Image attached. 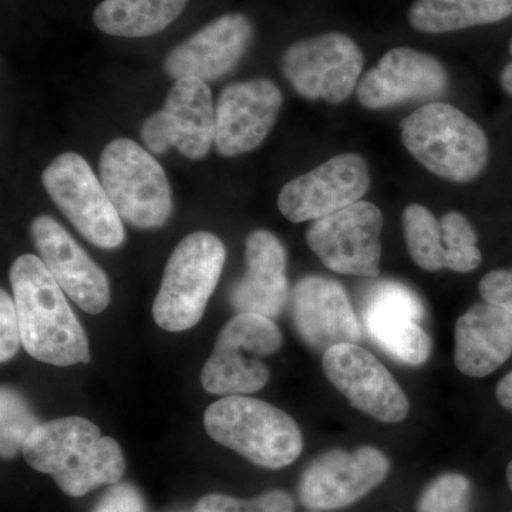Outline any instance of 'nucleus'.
Returning <instances> with one entry per match:
<instances>
[{
    "label": "nucleus",
    "instance_id": "obj_3",
    "mask_svg": "<svg viewBox=\"0 0 512 512\" xmlns=\"http://www.w3.org/2000/svg\"><path fill=\"white\" fill-rule=\"evenodd\" d=\"M404 148L426 170L466 184L487 168L490 144L483 128L451 104L431 101L400 123Z\"/></svg>",
    "mask_w": 512,
    "mask_h": 512
},
{
    "label": "nucleus",
    "instance_id": "obj_18",
    "mask_svg": "<svg viewBox=\"0 0 512 512\" xmlns=\"http://www.w3.org/2000/svg\"><path fill=\"white\" fill-rule=\"evenodd\" d=\"M30 232L40 259L64 293L90 315L103 312L110 303L109 279L103 269L52 217L35 218Z\"/></svg>",
    "mask_w": 512,
    "mask_h": 512
},
{
    "label": "nucleus",
    "instance_id": "obj_31",
    "mask_svg": "<svg viewBox=\"0 0 512 512\" xmlns=\"http://www.w3.org/2000/svg\"><path fill=\"white\" fill-rule=\"evenodd\" d=\"M92 512H147L143 497L134 485L114 484Z\"/></svg>",
    "mask_w": 512,
    "mask_h": 512
},
{
    "label": "nucleus",
    "instance_id": "obj_25",
    "mask_svg": "<svg viewBox=\"0 0 512 512\" xmlns=\"http://www.w3.org/2000/svg\"><path fill=\"white\" fill-rule=\"evenodd\" d=\"M403 231L407 249L424 271L444 269V245L440 222L429 208L410 204L403 212Z\"/></svg>",
    "mask_w": 512,
    "mask_h": 512
},
{
    "label": "nucleus",
    "instance_id": "obj_34",
    "mask_svg": "<svg viewBox=\"0 0 512 512\" xmlns=\"http://www.w3.org/2000/svg\"><path fill=\"white\" fill-rule=\"evenodd\" d=\"M497 399L504 409L512 413V372L498 383L497 386Z\"/></svg>",
    "mask_w": 512,
    "mask_h": 512
},
{
    "label": "nucleus",
    "instance_id": "obj_7",
    "mask_svg": "<svg viewBox=\"0 0 512 512\" xmlns=\"http://www.w3.org/2000/svg\"><path fill=\"white\" fill-rule=\"evenodd\" d=\"M282 348V333L274 320L256 313H238L218 335L201 372L202 387L218 396L255 393L269 382L264 357Z\"/></svg>",
    "mask_w": 512,
    "mask_h": 512
},
{
    "label": "nucleus",
    "instance_id": "obj_36",
    "mask_svg": "<svg viewBox=\"0 0 512 512\" xmlns=\"http://www.w3.org/2000/svg\"><path fill=\"white\" fill-rule=\"evenodd\" d=\"M507 481H508V485H510V488L512 491V461L510 464H508V467H507Z\"/></svg>",
    "mask_w": 512,
    "mask_h": 512
},
{
    "label": "nucleus",
    "instance_id": "obj_8",
    "mask_svg": "<svg viewBox=\"0 0 512 512\" xmlns=\"http://www.w3.org/2000/svg\"><path fill=\"white\" fill-rule=\"evenodd\" d=\"M42 183L64 217L90 244L103 249L123 245L126 232L119 212L82 156L66 153L55 158L43 171Z\"/></svg>",
    "mask_w": 512,
    "mask_h": 512
},
{
    "label": "nucleus",
    "instance_id": "obj_14",
    "mask_svg": "<svg viewBox=\"0 0 512 512\" xmlns=\"http://www.w3.org/2000/svg\"><path fill=\"white\" fill-rule=\"evenodd\" d=\"M447 89L448 73L439 59L412 47H394L362 77L356 92L365 109L384 110L437 100Z\"/></svg>",
    "mask_w": 512,
    "mask_h": 512
},
{
    "label": "nucleus",
    "instance_id": "obj_27",
    "mask_svg": "<svg viewBox=\"0 0 512 512\" xmlns=\"http://www.w3.org/2000/svg\"><path fill=\"white\" fill-rule=\"evenodd\" d=\"M0 417L2 457L13 458L22 451L26 439L40 423L30 410L28 402L18 392L6 386L0 392Z\"/></svg>",
    "mask_w": 512,
    "mask_h": 512
},
{
    "label": "nucleus",
    "instance_id": "obj_16",
    "mask_svg": "<svg viewBox=\"0 0 512 512\" xmlns=\"http://www.w3.org/2000/svg\"><path fill=\"white\" fill-rule=\"evenodd\" d=\"M423 316L420 299L407 286L379 282L367 293V332L384 352L410 366L423 365L430 356V338L420 326Z\"/></svg>",
    "mask_w": 512,
    "mask_h": 512
},
{
    "label": "nucleus",
    "instance_id": "obj_12",
    "mask_svg": "<svg viewBox=\"0 0 512 512\" xmlns=\"http://www.w3.org/2000/svg\"><path fill=\"white\" fill-rule=\"evenodd\" d=\"M389 470L387 457L373 447L328 451L302 474L299 500L309 510H339L375 490Z\"/></svg>",
    "mask_w": 512,
    "mask_h": 512
},
{
    "label": "nucleus",
    "instance_id": "obj_19",
    "mask_svg": "<svg viewBox=\"0 0 512 512\" xmlns=\"http://www.w3.org/2000/svg\"><path fill=\"white\" fill-rule=\"evenodd\" d=\"M293 325L306 345L326 352L362 336L348 293L325 276H305L292 296Z\"/></svg>",
    "mask_w": 512,
    "mask_h": 512
},
{
    "label": "nucleus",
    "instance_id": "obj_20",
    "mask_svg": "<svg viewBox=\"0 0 512 512\" xmlns=\"http://www.w3.org/2000/svg\"><path fill=\"white\" fill-rule=\"evenodd\" d=\"M247 272L234 286L231 303L238 313L275 318L288 301L286 251L272 232L256 229L245 241Z\"/></svg>",
    "mask_w": 512,
    "mask_h": 512
},
{
    "label": "nucleus",
    "instance_id": "obj_1",
    "mask_svg": "<svg viewBox=\"0 0 512 512\" xmlns=\"http://www.w3.org/2000/svg\"><path fill=\"white\" fill-rule=\"evenodd\" d=\"M9 276L26 352L47 365L89 363V340L83 326L45 262L35 255L19 256Z\"/></svg>",
    "mask_w": 512,
    "mask_h": 512
},
{
    "label": "nucleus",
    "instance_id": "obj_29",
    "mask_svg": "<svg viewBox=\"0 0 512 512\" xmlns=\"http://www.w3.org/2000/svg\"><path fill=\"white\" fill-rule=\"evenodd\" d=\"M293 508L291 495L285 491H271L251 500L222 494L205 495L198 501L195 512H293Z\"/></svg>",
    "mask_w": 512,
    "mask_h": 512
},
{
    "label": "nucleus",
    "instance_id": "obj_22",
    "mask_svg": "<svg viewBox=\"0 0 512 512\" xmlns=\"http://www.w3.org/2000/svg\"><path fill=\"white\" fill-rule=\"evenodd\" d=\"M175 134V147L190 160H201L215 141V110L210 87L202 80H175L164 104Z\"/></svg>",
    "mask_w": 512,
    "mask_h": 512
},
{
    "label": "nucleus",
    "instance_id": "obj_30",
    "mask_svg": "<svg viewBox=\"0 0 512 512\" xmlns=\"http://www.w3.org/2000/svg\"><path fill=\"white\" fill-rule=\"evenodd\" d=\"M22 343L18 312H16L15 301L10 298L9 293H0V360L8 362L18 353Z\"/></svg>",
    "mask_w": 512,
    "mask_h": 512
},
{
    "label": "nucleus",
    "instance_id": "obj_23",
    "mask_svg": "<svg viewBox=\"0 0 512 512\" xmlns=\"http://www.w3.org/2000/svg\"><path fill=\"white\" fill-rule=\"evenodd\" d=\"M511 15L512 0H414L409 22L417 32L439 35L494 25Z\"/></svg>",
    "mask_w": 512,
    "mask_h": 512
},
{
    "label": "nucleus",
    "instance_id": "obj_9",
    "mask_svg": "<svg viewBox=\"0 0 512 512\" xmlns=\"http://www.w3.org/2000/svg\"><path fill=\"white\" fill-rule=\"evenodd\" d=\"M365 57L355 40L332 32L293 43L281 59L282 73L303 99L340 104L359 86Z\"/></svg>",
    "mask_w": 512,
    "mask_h": 512
},
{
    "label": "nucleus",
    "instance_id": "obj_21",
    "mask_svg": "<svg viewBox=\"0 0 512 512\" xmlns=\"http://www.w3.org/2000/svg\"><path fill=\"white\" fill-rule=\"evenodd\" d=\"M511 355L512 313L493 303L481 302L457 320L454 362L464 375H491Z\"/></svg>",
    "mask_w": 512,
    "mask_h": 512
},
{
    "label": "nucleus",
    "instance_id": "obj_32",
    "mask_svg": "<svg viewBox=\"0 0 512 512\" xmlns=\"http://www.w3.org/2000/svg\"><path fill=\"white\" fill-rule=\"evenodd\" d=\"M484 302L512 313V268L494 269L483 276L478 286Z\"/></svg>",
    "mask_w": 512,
    "mask_h": 512
},
{
    "label": "nucleus",
    "instance_id": "obj_10",
    "mask_svg": "<svg viewBox=\"0 0 512 512\" xmlns=\"http://www.w3.org/2000/svg\"><path fill=\"white\" fill-rule=\"evenodd\" d=\"M383 214L375 204L359 201L329 217L313 221L306 242L330 271L377 276L382 259Z\"/></svg>",
    "mask_w": 512,
    "mask_h": 512
},
{
    "label": "nucleus",
    "instance_id": "obj_13",
    "mask_svg": "<svg viewBox=\"0 0 512 512\" xmlns=\"http://www.w3.org/2000/svg\"><path fill=\"white\" fill-rule=\"evenodd\" d=\"M323 370L359 412L384 423H400L409 414V400L389 370L356 343L326 350Z\"/></svg>",
    "mask_w": 512,
    "mask_h": 512
},
{
    "label": "nucleus",
    "instance_id": "obj_35",
    "mask_svg": "<svg viewBox=\"0 0 512 512\" xmlns=\"http://www.w3.org/2000/svg\"><path fill=\"white\" fill-rule=\"evenodd\" d=\"M510 53L512 57V40L510 43ZM500 84L505 93L512 97V60L504 67L500 74Z\"/></svg>",
    "mask_w": 512,
    "mask_h": 512
},
{
    "label": "nucleus",
    "instance_id": "obj_2",
    "mask_svg": "<svg viewBox=\"0 0 512 512\" xmlns=\"http://www.w3.org/2000/svg\"><path fill=\"white\" fill-rule=\"evenodd\" d=\"M30 467L49 474L70 497H82L103 484L119 483L126 458L116 440L82 417L40 423L22 448Z\"/></svg>",
    "mask_w": 512,
    "mask_h": 512
},
{
    "label": "nucleus",
    "instance_id": "obj_33",
    "mask_svg": "<svg viewBox=\"0 0 512 512\" xmlns=\"http://www.w3.org/2000/svg\"><path fill=\"white\" fill-rule=\"evenodd\" d=\"M141 138L143 143L146 144L151 153L164 154L165 151L175 147V134L170 120L164 110L157 111L151 114L143 127H141Z\"/></svg>",
    "mask_w": 512,
    "mask_h": 512
},
{
    "label": "nucleus",
    "instance_id": "obj_6",
    "mask_svg": "<svg viewBox=\"0 0 512 512\" xmlns=\"http://www.w3.org/2000/svg\"><path fill=\"white\" fill-rule=\"evenodd\" d=\"M100 181L121 220L140 229L163 227L173 214L164 168L136 141L116 138L100 157Z\"/></svg>",
    "mask_w": 512,
    "mask_h": 512
},
{
    "label": "nucleus",
    "instance_id": "obj_24",
    "mask_svg": "<svg viewBox=\"0 0 512 512\" xmlns=\"http://www.w3.org/2000/svg\"><path fill=\"white\" fill-rule=\"evenodd\" d=\"M190 0H103L93 13L96 28L116 37H150L167 29Z\"/></svg>",
    "mask_w": 512,
    "mask_h": 512
},
{
    "label": "nucleus",
    "instance_id": "obj_4",
    "mask_svg": "<svg viewBox=\"0 0 512 512\" xmlns=\"http://www.w3.org/2000/svg\"><path fill=\"white\" fill-rule=\"evenodd\" d=\"M211 439L237 451L255 466L278 470L301 456L298 424L272 404L247 396H227L204 414Z\"/></svg>",
    "mask_w": 512,
    "mask_h": 512
},
{
    "label": "nucleus",
    "instance_id": "obj_5",
    "mask_svg": "<svg viewBox=\"0 0 512 512\" xmlns=\"http://www.w3.org/2000/svg\"><path fill=\"white\" fill-rule=\"evenodd\" d=\"M225 258L224 244L210 232H194L177 245L153 305L161 329L184 332L200 322L220 282Z\"/></svg>",
    "mask_w": 512,
    "mask_h": 512
},
{
    "label": "nucleus",
    "instance_id": "obj_28",
    "mask_svg": "<svg viewBox=\"0 0 512 512\" xmlns=\"http://www.w3.org/2000/svg\"><path fill=\"white\" fill-rule=\"evenodd\" d=\"M470 481L461 474H444L421 494L419 512H466Z\"/></svg>",
    "mask_w": 512,
    "mask_h": 512
},
{
    "label": "nucleus",
    "instance_id": "obj_15",
    "mask_svg": "<svg viewBox=\"0 0 512 512\" xmlns=\"http://www.w3.org/2000/svg\"><path fill=\"white\" fill-rule=\"evenodd\" d=\"M281 90L268 79L229 84L215 109V147L224 157L256 150L271 133L281 113Z\"/></svg>",
    "mask_w": 512,
    "mask_h": 512
},
{
    "label": "nucleus",
    "instance_id": "obj_26",
    "mask_svg": "<svg viewBox=\"0 0 512 512\" xmlns=\"http://www.w3.org/2000/svg\"><path fill=\"white\" fill-rule=\"evenodd\" d=\"M444 245V268L457 274H468L483 261L477 248V234L460 212H447L440 220Z\"/></svg>",
    "mask_w": 512,
    "mask_h": 512
},
{
    "label": "nucleus",
    "instance_id": "obj_17",
    "mask_svg": "<svg viewBox=\"0 0 512 512\" xmlns=\"http://www.w3.org/2000/svg\"><path fill=\"white\" fill-rule=\"evenodd\" d=\"M252 39L254 25L247 16L241 13L220 16L168 52L165 73L175 80L214 82L238 66Z\"/></svg>",
    "mask_w": 512,
    "mask_h": 512
},
{
    "label": "nucleus",
    "instance_id": "obj_11",
    "mask_svg": "<svg viewBox=\"0 0 512 512\" xmlns=\"http://www.w3.org/2000/svg\"><path fill=\"white\" fill-rule=\"evenodd\" d=\"M370 187L365 158L346 153L332 157L282 188L278 208L286 220L318 221L362 201Z\"/></svg>",
    "mask_w": 512,
    "mask_h": 512
}]
</instances>
